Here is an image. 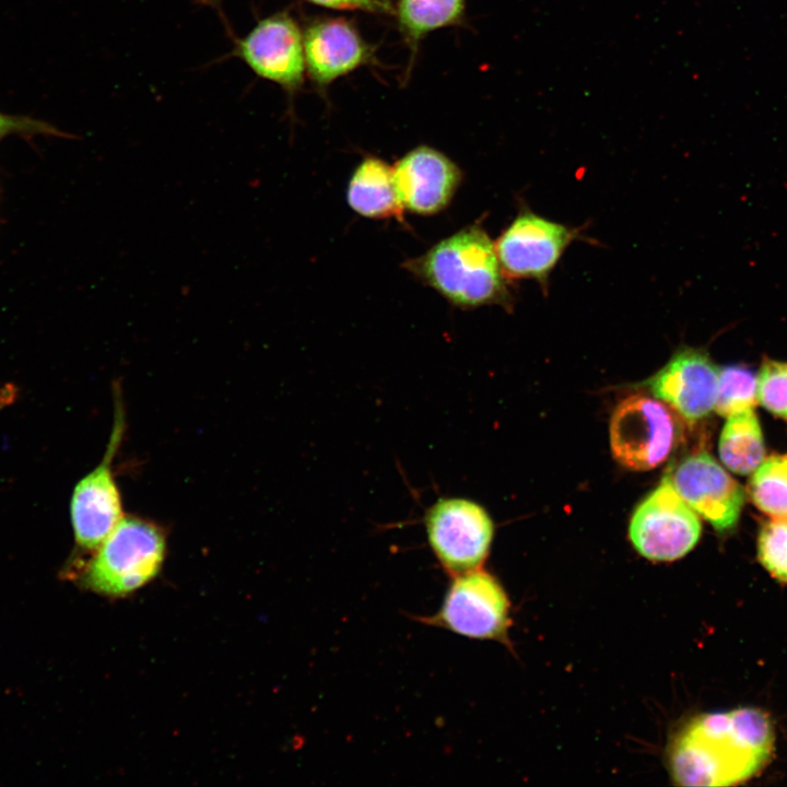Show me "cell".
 I'll list each match as a JSON object with an SVG mask.
<instances>
[{"label":"cell","instance_id":"cell-1","mask_svg":"<svg viewBox=\"0 0 787 787\" xmlns=\"http://www.w3.org/2000/svg\"><path fill=\"white\" fill-rule=\"evenodd\" d=\"M774 745L772 724L756 708L706 714L676 740L670 766L682 786H730L755 775Z\"/></svg>","mask_w":787,"mask_h":787},{"label":"cell","instance_id":"cell-2","mask_svg":"<svg viewBox=\"0 0 787 787\" xmlns=\"http://www.w3.org/2000/svg\"><path fill=\"white\" fill-rule=\"evenodd\" d=\"M406 268L455 306H509L495 245L481 227L460 230L407 261Z\"/></svg>","mask_w":787,"mask_h":787},{"label":"cell","instance_id":"cell-3","mask_svg":"<svg viewBox=\"0 0 787 787\" xmlns=\"http://www.w3.org/2000/svg\"><path fill=\"white\" fill-rule=\"evenodd\" d=\"M162 528L148 519L124 516L95 549L82 582L92 591L121 598L154 579L166 555Z\"/></svg>","mask_w":787,"mask_h":787},{"label":"cell","instance_id":"cell-4","mask_svg":"<svg viewBox=\"0 0 787 787\" xmlns=\"http://www.w3.org/2000/svg\"><path fill=\"white\" fill-rule=\"evenodd\" d=\"M610 446L623 467L645 471L663 463L681 437V424L670 408L645 395L623 399L610 421Z\"/></svg>","mask_w":787,"mask_h":787},{"label":"cell","instance_id":"cell-5","mask_svg":"<svg viewBox=\"0 0 787 787\" xmlns=\"http://www.w3.org/2000/svg\"><path fill=\"white\" fill-rule=\"evenodd\" d=\"M418 620L472 639L505 641L509 600L497 579L478 568L453 577L439 609Z\"/></svg>","mask_w":787,"mask_h":787},{"label":"cell","instance_id":"cell-6","mask_svg":"<svg viewBox=\"0 0 787 787\" xmlns=\"http://www.w3.org/2000/svg\"><path fill=\"white\" fill-rule=\"evenodd\" d=\"M425 528L431 550L451 577L480 568L494 535L488 512L462 497L434 503L426 513Z\"/></svg>","mask_w":787,"mask_h":787},{"label":"cell","instance_id":"cell-7","mask_svg":"<svg viewBox=\"0 0 787 787\" xmlns=\"http://www.w3.org/2000/svg\"><path fill=\"white\" fill-rule=\"evenodd\" d=\"M696 513L668 477L634 510L629 528L632 544L651 561H674L689 553L701 536Z\"/></svg>","mask_w":787,"mask_h":787},{"label":"cell","instance_id":"cell-8","mask_svg":"<svg viewBox=\"0 0 787 787\" xmlns=\"http://www.w3.org/2000/svg\"><path fill=\"white\" fill-rule=\"evenodd\" d=\"M114 425L101 462L74 486L70 514L75 542L95 550L124 518L121 495L115 480L113 461L125 432L121 401H115Z\"/></svg>","mask_w":787,"mask_h":787},{"label":"cell","instance_id":"cell-9","mask_svg":"<svg viewBox=\"0 0 787 787\" xmlns=\"http://www.w3.org/2000/svg\"><path fill=\"white\" fill-rule=\"evenodd\" d=\"M575 237V230L524 209L494 245L506 279L536 280L545 286Z\"/></svg>","mask_w":787,"mask_h":787},{"label":"cell","instance_id":"cell-10","mask_svg":"<svg viewBox=\"0 0 787 787\" xmlns=\"http://www.w3.org/2000/svg\"><path fill=\"white\" fill-rule=\"evenodd\" d=\"M666 475L683 501L717 531L736 526L743 490L710 454L700 450L683 457Z\"/></svg>","mask_w":787,"mask_h":787},{"label":"cell","instance_id":"cell-11","mask_svg":"<svg viewBox=\"0 0 787 787\" xmlns=\"http://www.w3.org/2000/svg\"><path fill=\"white\" fill-rule=\"evenodd\" d=\"M718 379L719 368L706 351L682 348L645 386L685 420L698 421L715 409Z\"/></svg>","mask_w":787,"mask_h":787},{"label":"cell","instance_id":"cell-12","mask_svg":"<svg viewBox=\"0 0 787 787\" xmlns=\"http://www.w3.org/2000/svg\"><path fill=\"white\" fill-rule=\"evenodd\" d=\"M237 54L259 77L294 90L305 71L303 35L285 13L261 20L243 38Z\"/></svg>","mask_w":787,"mask_h":787},{"label":"cell","instance_id":"cell-13","mask_svg":"<svg viewBox=\"0 0 787 787\" xmlns=\"http://www.w3.org/2000/svg\"><path fill=\"white\" fill-rule=\"evenodd\" d=\"M461 171L442 152L421 145L393 167L395 185L404 210L421 215L443 211L461 183Z\"/></svg>","mask_w":787,"mask_h":787},{"label":"cell","instance_id":"cell-14","mask_svg":"<svg viewBox=\"0 0 787 787\" xmlns=\"http://www.w3.org/2000/svg\"><path fill=\"white\" fill-rule=\"evenodd\" d=\"M306 69L314 81L327 84L368 59V48L355 27L343 19L310 25L303 35Z\"/></svg>","mask_w":787,"mask_h":787},{"label":"cell","instance_id":"cell-15","mask_svg":"<svg viewBox=\"0 0 787 787\" xmlns=\"http://www.w3.org/2000/svg\"><path fill=\"white\" fill-rule=\"evenodd\" d=\"M346 201L362 216L402 220L404 209L396 189L393 168L380 158L366 157L359 164L348 186Z\"/></svg>","mask_w":787,"mask_h":787},{"label":"cell","instance_id":"cell-16","mask_svg":"<svg viewBox=\"0 0 787 787\" xmlns=\"http://www.w3.org/2000/svg\"><path fill=\"white\" fill-rule=\"evenodd\" d=\"M719 439V456L735 473L753 472L765 455L762 430L753 408L727 416Z\"/></svg>","mask_w":787,"mask_h":787},{"label":"cell","instance_id":"cell-17","mask_svg":"<svg viewBox=\"0 0 787 787\" xmlns=\"http://www.w3.org/2000/svg\"><path fill=\"white\" fill-rule=\"evenodd\" d=\"M753 504L772 517H787V455L763 460L749 483Z\"/></svg>","mask_w":787,"mask_h":787},{"label":"cell","instance_id":"cell-18","mask_svg":"<svg viewBox=\"0 0 787 787\" xmlns=\"http://www.w3.org/2000/svg\"><path fill=\"white\" fill-rule=\"evenodd\" d=\"M465 0H399L398 17L413 39L439 27L455 24L462 15Z\"/></svg>","mask_w":787,"mask_h":787},{"label":"cell","instance_id":"cell-19","mask_svg":"<svg viewBox=\"0 0 787 787\" xmlns=\"http://www.w3.org/2000/svg\"><path fill=\"white\" fill-rule=\"evenodd\" d=\"M757 402V378L748 367L730 365L719 369L715 410L723 416L753 408Z\"/></svg>","mask_w":787,"mask_h":787},{"label":"cell","instance_id":"cell-20","mask_svg":"<svg viewBox=\"0 0 787 787\" xmlns=\"http://www.w3.org/2000/svg\"><path fill=\"white\" fill-rule=\"evenodd\" d=\"M757 554L761 564L780 583H787V517H773L759 535Z\"/></svg>","mask_w":787,"mask_h":787},{"label":"cell","instance_id":"cell-21","mask_svg":"<svg viewBox=\"0 0 787 787\" xmlns=\"http://www.w3.org/2000/svg\"><path fill=\"white\" fill-rule=\"evenodd\" d=\"M757 402L787 420V363L764 360L757 377Z\"/></svg>","mask_w":787,"mask_h":787},{"label":"cell","instance_id":"cell-22","mask_svg":"<svg viewBox=\"0 0 787 787\" xmlns=\"http://www.w3.org/2000/svg\"><path fill=\"white\" fill-rule=\"evenodd\" d=\"M15 134L31 140L35 136H49L58 138H75L47 121L24 115H9L0 111V141L8 136Z\"/></svg>","mask_w":787,"mask_h":787},{"label":"cell","instance_id":"cell-23","mask_svg":"<svg viewBox=\"0 0 787 787\" xmlns=\"http://www.w3.org/2000/svg\"><path fill=\"white\" fill-rule=\"evenodd\" d=\"M313 3L338 10H363L373 13H392L390 0H307Z\"/></svg>","mask_w":787,"mask_h":787}]
</instances>
